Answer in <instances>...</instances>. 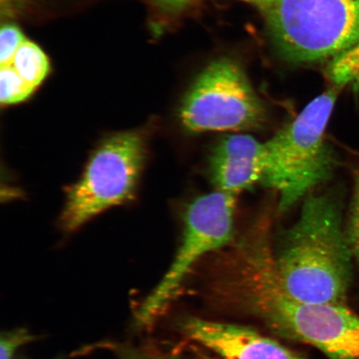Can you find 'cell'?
Masks as SVG:
<instances>
[{"label": "cell", "instance_id": "9a60e30c", "mask_svg": "<svg viewBox=\"0 0 359 359\" xmlns=\"http://www.w3.org/2000/svg\"><path fill=\"white\" fill-rule=\"evenodd\" d=\"M347 235L353 254L359 262V172L356 174L355 181H354L351 217H350Z\"/></svg>", "mask_w": 359, "mask_h": 359}, {"label": "cell", "instance_id": "5b68a950", "mask_svg": "<svg viewBox=\"0 0 359 359\" xmlns=\"http://www.w3.org/2000/svg\"><path fill=\"white\" fill-rule=\"evenodd\" d=\"M264 13L273 47L293 64L331 61L359 43V0H275Z\"/></svg>", "mask_w": 359, "mask_h": 359}, {"label": "cell", "instance_id": "7a4b0ae2", "mask_svg": "<svg viewBox=\"0 0 359 359\" xmlns=\"http://www.w3.org/2000/svg\"><path fill=\"white\" fill-rule=\"evenodd\" d=\"M353 257L333 193L309 194L294 224L273 239V259L283 288L295 299L346 305Z\"/></svg>", "mask_w": 359, "mask_h": 359}, {"label": "cell", "instance_id": "3957f363", "mask_svg": "<svg viewBox=\"0 0 359 359\" xmlns=\"http://www.w3.org/2000/svg\"><path fill=\"white\" fill-rule=\"evenodd\" d=\"M341 89H327L264 142L266 168L260 184L277 193V215L331 177L335 158L325 133Z\"/></svg>", "mask_w": 359, "mask_h": 359}, {"label": "cell", "instance_id": "5bb4252c", "mask_svg": "<svg viewBox=\"0 0 359 359\" xmlns=\"http://www.w3.org/2000/svg\"><path fill=\"white\" fill-rule=\"evenodd\" d=\"M34 340V336L24 327L3 332L0 338V359H13L18 350Z\"/></svg>", "mask_w": 359, "mask_h": 359}, {"label": "cell", "instance_id": "30bf717a", "mask_svg": "<svg viewBox=\"0 0 359 359\" xmlns=\"http://www.w3.org/2000/svg\"><path fill=\"white\" fill-rule=\"evenodd\" d=\"M12 66L22 79L35 90L50 71V62L42 48L28 39L18 49Z\"/></svg>", "mask_w": 359, "mask_h": 359}, {"label": "cell", "instance_id": "8992f818", "mask_svg": "<svg viewBox=\"0 0 359 359\" xmlns=\"http://www.w3.org/2000/svg\"><path fill=\"white\" fill-rule=\"evenodd\" d=\"M237 199V196L215 190L188 205L184 213L181 245L173 262L135 313L139 327L154 325L177 294L193 267L234 240Z\"/></svg>", "mask_w": 359, "mask_h": 359}, {"label": "cell", "instance_id": "52a82bcc", "mask_svg": "<svg viewBox=\"0 0 359 359\" xmlns=\"http://www.w3.org/2000/svg\"><path fill=\"white\" fill-rule=\"evenodd\" d=\"M182 127L190 133H245L262 128L266 111L242 67L222 57L197 76L179 110Z\"/></svg>", "mask_w": 359, "mask_h": 359}, {"label": "cell", "instance_id": "4fadbf2b", "mask_svg": "<svg viewBox=\"0 0 359 359\" xmlns=\"http://www.w3.org/2000/svg\"><path fill=\"white\" fill-rule=\"evenodd\" d=\"M26 40L24 33L15 25H4L0 32V66L12 65L18 49Z\"/></svg>", "mask_w": 359, "mask_h": 359}, {"label": "cell", "instance_id": "277c9868", "mask_svg": "<svg viewBox=\"0 0 359 359\" xmlns=\"http://www.w3.org/2000/svg\"><path fill=\"white\" fill-rule=\"evenodd\" d=\"M148 139L147 128L128 130L103 139L78 181L67 187L60 219L62 231H77L105 210L134 198L145 168Z\"/></svg>", "mask_w": 359, "mask_h": 359}, {"label": "cell", "instance_id": "ba28073f", "mask_svg": "<svg viewBox=\"0 0 359 359\" xmlns=\"http://www.w3.org/2000/svg\"><path fill=\"white\" fill-rule=\"evenodd\" d=\"M182 333L224 359H304L251 327L190 317Z\"/></svg>", "mask_w": 359, "mask_h": 359}, {"label": "cell", "instance_id": "6da1fadb", "mask_svg": "<svg viewBox=\"0 0 359 359\" xmlns=\"http://www.w3.org/2000/svg\"><path fill=\"white\" fill-rule=\"evenodd\" d=\"M275 215L276 205L267 203L230 244L209 255L213 299L282 338L316 347L329 359H353L358 314L346 305L302 302L283 288L273 259Z\"/></svg>", "mask_w": 359, "mask_h": 359}, {"label": "cell", "instance_id": "7c38bea8", "mask_svg": "<svg viewBox=\"0 0 359 359\" xmlns=\"http://www.w3.org/2000/svg\"><path fill=\"white\" fill-rule=\"evenodd\" d=\"M0 67V101L2 105L17 104L28 100L35 89L22 79L12 65Z\"/></svg>", "mask_w": 359, "mask_h": 359}, {"label": "cell", "instance_id": "8fae6325", "mask_svg": "<svg viewBox=\"0 0 359 359\" xmlns=\"http://www.w3.org/2000/svg\"><path fill=\"white\" fill-rule=\"evenodd\" d=\"M326 75L331 85L340 88L359 80V43L332 60Z\"/></svg>", "mask_w": 359, "mask_h": 359}, {"label": "cell", "instance_id": "9c48e42d", "mask_svg": "<svg viewBox=\"0 0 359 359\" xmlns=\"http://www.w3.org/2000/svg\"><path fill=\"white\" fill-rule=\"evenodd\" d=\"M266 168L264 142L244 133L223 138L209 158L215 190L237 196L262 182Z\"/></svg>", "mask_w": 359, "mask_h": 359}, {"label": "cell", "instance_id": "ac0fdd59", "mask_svg": "<svg viewBox=\"0 0 359 359\" xmlns=\"http://www.w3.org/2000/svg\"><path fill=\"white\" fill-rule=\"evenodd\" d=\"M20 1V0H0L3 10L6 8V11L11 10L13 6H15V4Z\"/></svg>", "mask_w": 359, "mask_h": 359}, {"label": "cell", "instance_id": "e0dca14e", "mask_svg": "<svg viewBox=\"0 0 359 359\" xmlns=\"http://www.w3.org/2000/svg\"><path fill=\"white\" fill-rule=\"evenodd\" d=\"M243 1L254 4L264 11L275 0H243Z\"/></svg>", "mask_w": 359, "mask_h": 359}, {"label": "cell", "instance_id": "2e32d148", "mask_svg": "<svg viewBox=\"0 0 359 359\" xmlns=\"http://www.w3.org/2000/svg\"><path fill=\"white\" fill-rule=\"evenodd\" d=\"M156 10L167 13L181 12L196 0H148Z\"/></svg>", "mask_w": 359, "mask_h": 359}]
</instances>
